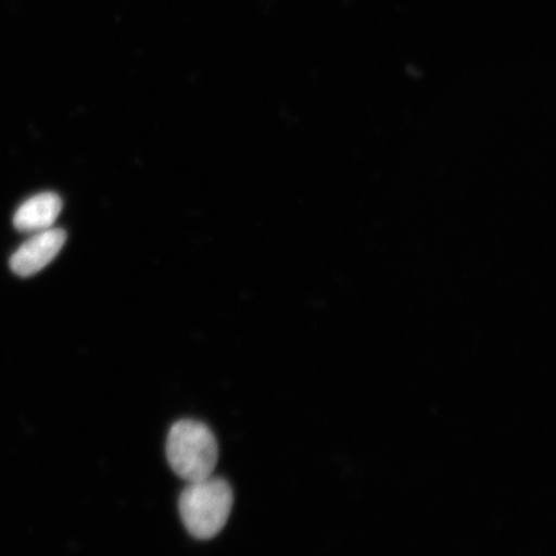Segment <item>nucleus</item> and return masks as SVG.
<instances>
[{
  "mask_svg": "<svg viewBox=\"0 0 556 556\" xmlns=\"http://www.w3.org/2000/svg\"><path fill=\"white\" fill-rule=\"evenodd\" d=\"M233 505L225 479L208 477L191 482L180 493L179 513L186 530L198 540H211L224 530Z\"/></svg>",
  "mask_w": 556,
  "mask_h": 556,
  "instance_id": "obj_1",
  "label": "nucleus"
},
{
  "mask_svg": "<svg viewBox=\"0 0 556 556\" xmlns=\"http://www.w3.org/2000/svg\"><path fill=\"white\" fill-rule=\"evenodd\" d=\"M170 468L187 483L212 477L218 463V443L211 429L197 420L174 424L166 440Z\"/></svg>",
  "mask_w": 556,
  "mask_h": 556,
  "instance_id": "obj_2",
  "label": "nucleus"
},
{
  "mask_svg": "<svg viewBox=\"0 0 556 556\" xmlns=\"http://www.w3.org/2000/svg\"><path fill=\"white\" fill-rule=\"evenodd\" d=\"M66 242L61 228H48L37 232L12 255L11 268L20 277L37 275L59 255Z\"/></svg>",
  "mask_w": 556,
  "mask_h": 556,
  "instance_id": "obj_3",
  "label": "nucleus"
},
{
  "mask_svg": "<svg viewBox=\"0 0 556 556\" xmlns=\"http://www.w3.org/2000/svg\"><path fill=\"white\" fill-rule=\"evenodd\" d=\"M62 211V200L58 193L43 192L26 200L17 208L13 225L21 232H40L52 228Z\"/></svg>",
  "mask_w": 556,
  "mask_h": 556,
  "instance_id": "obj_4",
  "label": "nucleus"
}]
</instances>
